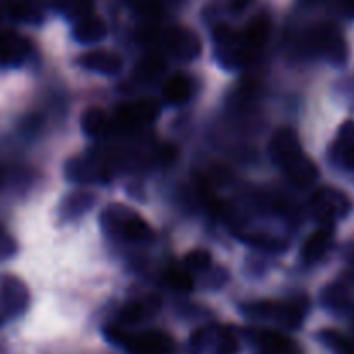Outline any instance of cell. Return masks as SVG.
<instances>
[{"label": "cell", "mask_w": 354, "mask_h": 354, "mask_svg": "<svg viewBox=\"0 0 354 354\" xmlns=\"http://www.w3.org/2000/svg\"><path fill=\"white\" fill-rule=\"evenodd\" d=\"M161 308V299L158 296H149L144 301H137V303H131L128 306H124L120 311V320L121 325L128 324H138V322L145 320L151 315L158 313V310Z\"/></svg>", "instance_id": "obj_18"}, {"label": "cell", "mask_w": 354, "mask_h": 354, "mask_svg": "<svg viewBox=\"0 0 354 354\" xmlns=\"http://www.w3.org/2000/svg\"><path fill=\"white\" fill-rule=\"evenodd\" d=\"M107 35V26L99 16L90 14V16L83 17V19L76 21L75 28H73V37L80 44H97V41L104 40Z\"/></svg>", "instance_id": "obj_16"}, {"label": "cell", "mask_w": 354, "mask_h": 354, "mask_svg": "<svg viewBox=\"0 0 354 354\" xmlns=\"http://www.w3.org/2000/svg\"><path fill=\"white\" fill-rule=\"evenodd\" d=\"M176 147L171 144H162L156 149V159H158L159 165H171L176 159Z\"/></svg>", "instance_id": "obj_32"}, {"label": "cell", "mask_w": 354, "mask_h": 354, "mask_svg": "<svg viewBox=\"0 0 354 354\" xmlns=\"http://www.w3.org/2000/svg\"><path fill=\"white\" fill-rule=\"evenodd\" d=\"M192 97V82L183 73H176L166 82L165 85V99L173 106L185 104Z\"/></svg>", "instance_id": "obj_23"}, {"label": "cell", "mask_w": 354, "mask_h": 354, "mask_svg": "<svg viewBox=\"0 0 354 354\" xmlns=\"http://www.w3.org/2000/svg\"><path fill=\"white\" fill-rule=\"evenodd\" d=\"M31 45L16 31H0V66H19L30 55Z\"/></svg>", "instance_id": "obj_10"}, {"label": "cell", "mask_w": 354, "mask_h": 354, "mask_svg": "<svg viewBox=\"0 0 354 354\" xmlns=\"http://www.w3.org/2000/svg\"><path fill=\"white\" fill-rule=\"evenodd\" d=\"M166 61L159 52H149L138 64V75L144 76H156L165 71Z\"/></svg>", "instance_id": "obj_29"}, {"label": "cell", "mask_w": 354, "mask_h": 354, "mask_svg": "<svg viewBox=\"0 0 354 354\" xmlns=\"http://www.w3.org/2000/svg\"><path fill=\"white\" fill-rule=\"evenodd\" d=\"M311 211L322 227H332L351 211V201L342 190L322 187L311 196Z\"/></svg>", "instance_id": "obj_5"}, {"label": "cell", "mask_w": 354, "mask_h": 354, "mask_svg": "<svg viewBox=\"0 0 354 354\" xmlns=\"http://www.w3.org/2000/svg\"><path fill=\"white\" fill-rule=\"evenodd\" d=\"M95 203V196L90 192H85V190H76V192L69 194L61 204V209H59V214H61V220L71 221L75 218L83 216L90 207Z\"/></svg>", "instance_id": "obj_17"}, {"label": "cell", "mask_w": 354, "mask_h": 354, "mask_svg": "<svg viewBox=\"0 0 354 354\" xmlns=\"http://www.w3.org/2000/svg\"><path fill=\"white\" fill-rule=\"evenodd\" d=\"M64 175L69 182L80 183V185H90V183H109L111 182V166L107 165L106 156L100 152H90L85 156H75L69 159L64 166Z\"/></svg>", "instance_id": "obj_3"}, {"label": "cell", "mask_w": 354, "mask_h": 354, "mask_svg": "<svg viewBox=\"0 0 354 354\" xmlns=\"http://www.w3.org/2000/svg\"><path fill=\"white\" fill-rule=\"evenodd\" d=\"M256 341L261 346L265 354H301L296 342L290 341L287 335L280 334V332H258Z\"/></svg>", "instance_id": "obj_20"}, {"label": "cell", "mask_w": 354, "mask_h": 354, "mask_svg": "<svg viewBox=\"0 0 354 354\" xmlns=\"http://www.w3.org/2000/svg\"><path fill=\"white\" fill-rule=\"evenodd\" d=\"M30 294L26 286L12 275H6L0 280V311L3 317H17L26 311Z\"/></svg>", "instance_id": "obj_8"}, {"label": "cell", "mask_w": 354, "mask_h": 354, "mask_svg": "<svg viewBox=\"0 0 354 354\" xmlns=\"http://www.w3.org/2000/svg\"><path fill=\"white\" fill-rule=\"evenodd\" d=\"M252 2H254V0H230V3H228V6H230L232 12L241 14V12H244V10L248 9Z\"/></svg>", "instance_id": "obj_33"}, {"label": "cell", "mask_w": 354, "mask_h": 354, "mask_svg": "<svg viewBox=\"0 0 354 354\" xmlns=\"http://www.w3.org/2000/svg\"><path fill=\"white\" fill-rule=\"evenodd\" d=\"M308 308H310V303L306 297H296L283 304H273L272 317L287 330H296L303 325Z\"/></svg>", "instance_id": "obj_13"}, {"label": "cell", "mask_w": 354, "mask_h": 354, "mask_svg": "<svg viewBox=\"0 0 354 354\" xmlns=\"http://www.w3.org/2000/svg\"><path fill=\"white\" fill-rule=\"evenodd\" d=\"M214 45H216V61L225 69H237L248 64L252 57V52L245 47L242 35L232 30L228 24H220L213 31Z\"/></svg>", "instance_id": "obj_4"}, {"label": "cell", "mask_w": 354, "mask_h": 354, "mask_svg": "<svg viewBox=\"0 0 354 354\" xmlns=\"http://www.w3.org/2000/svg\"><path fill=\"white\" fill-rule=\"evenodd\" d=\"M282 171L286 173L287 178H289L294 185L301 187V189H306V187L313 185L318 180V175H320L317 165H315L306 154H303L301 158H297L296 161L287 165Z\"/></svg>", "instance_id": "obj_15"}, {"label": "cell", "mask_w": 354, "mask_h": 354, "mask_svg": "<svg viewBox=\"0 0 354 354\" xmlns=\"http://www.w3.org/2000/svg\"><path fill=\"white\" fill-rule=\"evenodd\" d=\"M2 17H3V9H2V6H0V21H2Z\"/></svg>", "instance_id": "obj_37"}, {"label": "cell", "mask_w": 354, "mask_h": 354, "mask_svg": "<svg viewBox=\"0 0 354 354\" xmlns=\"http://www.w3.org/2000/svg\"><path fill=\"white\" fill-rule=\"evenodd\" d=\"M82 130L86 137L99 138L106 135L111 128V120L100 107H88L85 113L82 114Z\"/></svg>", "instance_id": "obj_22"}, {"label": "cell", "mask_w": 354, "mask_h": 354, "mask_svg": "<svg viewBox=\"0 0 354 354\" xmlns=\"http://www.w3.org/2000/svg\"><path fill=\"white\" fill-rule=\"evenodd\" d=\"M204 275L207 277L206 283L211 289H220V287L223 286V283H227L228 280V272L225 268H221V266H218V268H209Z\"/></svg>", "instance_id": "obj_30"}, {"label": "cell", "mask_w": 354, "mask_h": 354, "mask_svg": "<svg viewBox=\"0 0 354 354\" xmlns=\"http://www.w3.org/2000/svg\"><path fill=\"white\" fill-rule=\"evenodd\" d=\"M78 64L99 75L114 76L123 69V59L111 50H90L80 55Z\"/></svg>", "instance_id": "obj_12"}, {"label": "cell", "mask_w": 354, "mask_h": 354, "mask_svg": "<svg viewBox=\"0 0 354 354\" xmlns=\"http://www.w3.org/2000/svg\"><path fill=\"white\" fill-rule=\"evenodd\" d=\"M270 19L268 16L261 14V16H256L251 23L248 24L245 31L242 33V40H244L245 47L254 54L258 48H261L266 44L270 37Z\"/></svg>", "instance_id": "obj_21"}, {"label": "cell", "mask_w": 354, "mask_h": 354, "mask_svg": "<svg viewBox=\"0 0 354 354\" xmlns=\"http://www.w3.org/2000/svg\"><path fill=\"white\" fill-rule=\"evenodd\" d=\"M100 225L106 235L120 241L133 242V244H145L154 239L151 227L138 216L130 207L113 204L100 214Z\"/></svg>", "instance_id": "obj_1"}, {"label": "cell", "mask_w": 354, "mask_h": 354, "mask_svg": "<svg viewBox=\"0 0 354 354\" xmlns=\"http://www.w3.org/2000/svg\"><path fill=\"white\" fill-rule=\"evenodd\" d=\"M306 45L311 52L322 55L332 64H344L348 61V44L335 24L320 23L306 35Z\"/></svg>", "instance_id": "obj_2"}, {"label": "cell", "mask_w": 354, "mask_h": 354, "mask_svg": "<svg viewBox=\"0 0 354 354\" xmlns=\"http://www.w3.org/2000/svg\"><path fill=\"white\" fill-rule=\"evenodd\" d=\"M303 154V145H301L299 137L292 128H280L272 137L270 156L275 161V165H279L282 169Z\"/></svg>", "instance_id": "obj_9"}, {"label": "cell", "mask_w": 354, "mask_h": 354, "mask_svg": "<svg viewBox=\"0 0 354 354\" xmlns=\"http://www.w3.org/2000/svg\"><path fill=\"white\" fill-rule=\"evenodd\" d=\"M121 348L128 354H169L175 349V342L166 332L149 330L142 334H127Z\"/></svg>", "instance_id": "obj_6"}, {"label": "cell", "mask_w": 354, "mask_h": 354, "mask_svg": "<svg viewBox=\"0 0 354 354\" xmlns=\"http://www.w3.org/2000/svg\"><path fill=\"white\" fill-rule=\"evenodd\" d=\"M332 241H334V230H332V227H320L318 230H315L306 239L303 249H301V258H303V261L306 265H313V263L320 261L330 251Z\"/></svg>", "instance_id": "obj_14"}, {"label": "cell", "mask_w": 354, "mask_h": 354, "mask_svg": "<svg viewBox=\"0 0 354 354\" xmlns=\"http://www.w3.org/2000/svg\"><path fill=\"white\" fill-rule=\"evenodd\" d=\"M348 258H349V261H351V265H354V248L351 249V251H349Z\"/></svg>", "instance_id": "obj_36"}, {"label": "cell", "mask_w": 354, "mask_h": 354, "mask_svg": "<svg viewBox=\"0 0 354 354\" xmlns=\"http://www.w3.org/2000/svg\"><path fill=\"white\" fill-rule=\"evenodd\" d=\"M38 7H54V9H59L62 3V0H33Z\"/></svg>", "instance_id": "obj_34"}, {"label": "cell", "mask_w": 354, "mask_h": 354, "mask_svg": "<svg viewBox=\"0 0 354 354\" xmlns=\"http://www.w3.org/2000/svg\"><path fill=\"white\" fill-rule=\"evenodd\" d=\"M211 265H213V258L204 249H194L183 259V268L190 275H204L211 268Z\"/></svg>", "instance_id": "obj_25"}, {"label": "cell", "mask_w": 354, "mask_h": 354, "mask_svg": "<svg viewBox=\"0 0 354 354\" xmlns=\"http://www.w3.org/2000/svg\"><path fill=\"white\" fill-rule=\"evenodd\" d=\"M322 303L332 311H342L349 306V292L342 283H330L322 292Z\"/></svg>", "instance_id": "obj_24"}, {"label": "cell", "mask_w": 354, "mask_h": 354, "mask_svg": "<svg viewBox=\"0 0 354 354\" xmlns=\"http://www.w3.org/2000/svg\"><path fill=\"white\" fill-rule=\"evenodd\" d=\"M168 283L178 292H192L194 275H190L185 268H171L168 272Z\"/></svg>", "instance_id": "obj_28"}, {"label": "cell", "mask_w": 354, "mask_h": 354, "mask_svg": "<svg viewBox=\"0 0 354 354\" xmlns=\"http://www.w3.org/2000/svg\"><path fill=\"white\" fill-rule=\"evenodd\" d=\"M59 10L69 19L80 21L93 14V0H62Z\"/></svg>", "instance_id": "obj_27"}, {"label": "cell", "mask_w": 354, "mask_h": 354, "mask_svg": "<svg viewBox=\"0 0 354 354\" xmlns=\"http://www.w3.org/2000/svg\"><path fill=\"white\" fill-rule=\"evenodd\" d=\"M159 114V104L154 100H137V102L124 104L118 111L121 124L128 128H138L152 123Z\"/></svg>", "instance_id": "obj_11"}, {"label": "cell", "mask_w": 354, "mask_h": 354, "mask_svg": "<svg viewBox=\"0 0 354 354\" xmlns=\"http://www.w3.org/2000/svg\"><path fill=\"white\" fill-rule=\"evenodd\" d=\"M334 156L346 168L354 169V121H346L334 144Z\"/></svg>", "instance_id": "obj_19"}, {"label": "cell", "mask_w": 354, "mask_h": 354, "mask_svg": "<svg viewBox=\"0 0 354 354\" xmlns=\"http://www.w3.org/2000/svg\"><path fill=\"white\" fill-rule=\"evenodd\" d=\"M318 339H320V341L334 354H353L351 342H349L342 334L332 330V328L322 330L320 334H318Z\"/></svg>", "instance_id": "obj_26"}, {"label": "cell", "mask_w": 354, "mask_h": 354, "mask_svg": "<svg viewBox=\"0 0 354 354\" xmlns=\"http://www.w3.org/2000/svg\"><path fill=\"white\" fill-rule=\"evenodd\" d=\"M166 47L180 61H194L203 52V41L194 30L173 26L166 31Z\"/></svg>", "instance_id": "obj_7"}, {"label": "cell", "mask_w": 354, "mask_h": 354, "mask_svg": "<svg viewBox=\"0 0 354 354\" xmlns=\"http://www.w3.org/2000/svg\"><path fill=\"white\" fill-rule=\"evenodd\" d=\"M16 252V242L14 239L0 227V261L10 258Z\"/></svg>", "instance_id": "obj_31"}, {"label": "cell", "mask_w": 354, "mask_h": 354, "mask_svg": "<svg viewBox=\"0 0 354 354\" xmlns=\"http://www.w3.org/2000/svg\"><path fill=\"white\" fill-rule=\"evenodd\" d=\"M346 7H348V10H351V12H354V0H344Z\"/></svg>", "instance_id": "obj_35"}]
</instances>
